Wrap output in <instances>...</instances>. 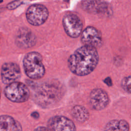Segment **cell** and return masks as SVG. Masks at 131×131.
<instances>
[{
	"label": "cell",
	"mask_w": 131,
	"mask_h": 131,
	"mask_svg": "<svg viewBox=\"0 0 131 131\" xmlns=\"http://www.w3.org/2000/svg\"><path fill=\"white\" fill-rule=\"evenodd\" d=\"M82 9L91 14L104 13L108 11V4L102 0H85L81 4Z\"/></svg>",
	"instance_id": "12"
},
{
	"label": "cell",
	"mask_w": 131,
	"mask_h": 131,
	"mask_svg": "<svg viewBox=\"0 0 131 131\" xmlns=\"http://www.w3.org/2000/svg\"><path fill=\"white\" fill-rule=\"evenodd\" d=\"M42 56L37 52L27 54L23 59V65L26 75L33 79L42 78L45 73V68L42 62Z\"/></svg>",
	"instance_id": "2"
},
{
	"label": "cell",
	"mask_w": 131,
	"mask_h": 131,
	"mask_svg": "<svg viewBox=\"0 0 131 131\" xmlns=\"http://www.w3.org/2000/svg\"><path fill=\"white\" fill-rule=\"evenodd\" d=\"M81 40L84 45L96 48L101 45L102 36L100 32L97 29L89 26L82 32Z\"/></svg>",
	"instance_id": "7"
},
{
	"label": "cell",
	"mask_w": 131,
	"mask_h": 131,
	"mask_svg": "<svg viewBox=\"0 0 131 131\" xmlns=\"http://www.w3.org/2000/svg\"><path fill=\"white\" fill-rule=\"evenodd\" d=\"M28 23L33 26H40L43 24L48 19L49 11L41 4H35L31 5L26 13Z\"/></svg>",
	"instance_id": "5"
},
{
	"label": "cell",
	"mask_w": 131,
	"mask_h": 131,
	"mask_svg": "<svg viewBox=\"0 0 131 131\" xmlns=\"http://www.w3.org/2000/svg\"><path fill=\"white\" fill-rule=\"evenodd\" d=\"M121 86L125 91L131 94V75L125 77L122 79Z\"/></svg>",
	"instance_id": "16"
},
{
	"label": "cell",
	"mask_w": 131,
	"mask_h": 131,
	"mask_svg": "<svg viewBox=\"0 0 131 131\" xmlns=\"http://www.w3.org/2000/svg\"><path fill=\"white\" fill-rule=\"evenodd\" d=\"M4 10V9L3 8H0V13L3 12Z\"/></svg>",
	"instance_id": "21"
},
{
	"label": "cell",
	"mask_w": 131,
	"mask_h": 131,
	"mask_svg": "<svg viewBox=\"0 0 131 131\" xmlns=\"http://www.w3.org/2000/svg\"><path fill=\"white\" fill-rule=\"evenodd\" d=\"M3 0H0V4L3 3Z\"/></svg>",
	"instance_id": "22"
},
{
	"label": "cell",
	"mask_w": 131,
	"mask_h": 131,
	"mask_svg": "<svg viewBox=\"0 0 131 131\" xmlns=\"http://www.w3.org/2000/svg\"><path fill=\"white\" fill-rule=\"evenodd\" d=\"M4 94L6 97L14 102H24L27 101L30 96L28 88L23 83L14 81L5 88Z\"/></svg>",
	"instance_id": "3"
},
{
	"label": "cell",
	"mask_w": 131,
	"mask_h": 131,
	"mask_svg": "<svg viewBox=\"0 0 131 131\" xmlns=\"http://www.w3.org/2000/svg\"><path fill=\"white\" fill-rule=\"evenodd\" d=\"M99 55L96 48L83 45L77 49L68 59V64L74 74L83 76L90 74L96 67Z\"/></svg>",
	"instance_id": "1"
},
{
	"label": "cell",
	"mask_w": 131,
	"mask_h": 131,
	"mask_svg": "<svg viewBox=\"0 0 131 131\" xmlns=\"http://www.w3.org/2000/svg\"><path fill=\"white\" fill-rule=\"evenodd\" d=\"M35 130H49V129L48 128H46L45 127H39L35 129Z\"/></svg>",
	"instance_id": "20"
},
{
	"label": "cell",
	"mask_w": 131,
	"mask_h": 131,
	"mask_svg": "<svg viewBox=\"0 0 131 131\" xmlns=\"http://www.w3.org/2000/svg\"><path fill=\"white\" fill-rule=\"evenodd\" d=\"M106 79H107V80H106V79L104 80V82L105 83H106L107 85H108L109 86L112 85V80H111V78L110 77H107Z\"/></svg>",
	"instance_id": "18"
},
{
	"label": "cell",
	"mask_w": 131,
	"mask_h": 131,
	"mask_svg": "<svg viewBox=\"0 0 131 131\" xmlns=\"http://www.w3.org/2000/svg\"><path fill=\"white\" fill-rule=\"evenodd\" d=\"M59 89L57 86L44 83L37 89L35 94V100L40 105H47L55 102L58 98Z\"/></svg>",
	"instance_id": "4"
},
{
	"label": "cell",
	"mask_w": 131,
	"mask_h": 131,
	"mask_svg": "<svg viewBox=\"0 0 131 131\" xmlns=\"http://www.w3.org/2000/svg\"><path fill=\"white\" fill-rule=\"evenodd\" d=\"M21 130V125L12 117L8 115L0 116V131Z\"/></svg>",
	"instance_id": "13"
},
{
	"label": "cell",
	"mask_w": 131,
	"mask_h": 131,
	"mask_svg": "<svg viewBox=\"0 0 131 131\" xmlns=\"http://www.w3.org/2000/svg\"><path fill=\"white\" fill-rule=\"evenodd\" d=\"M36 37L31 31L27 28H21L16 37V45L20 48L26 49L35 45Z\"/></svg>",
	"instance_id": "11"
},
{
	"label": "cell",
	"mask_w": 131,
	"mask_h": 131,
	"mask_svg": "<svg viewBox=\"0 0 131 131\" xmlns=\"http://www.w3.org/2000/svg\"><path fill=\"white\" fill-rule=\"evenodd\" d=\"M62 25L65 32L71 37H77L81 33L82 23L75 14L72 13L66 14L62 19Z\"/></svg>",
	"instance_id": "6"
},
{
	"label": "cell",
	"mask_w": 131,
	"mask_h": 131,
	"mask_svg": "<svg viewBox=\"0 0 131 131\" xmlns=\"http://www.w3.org/2000/svg\"><path fill=\"white\" fill-rule=\"evenodd\" d=\"M89 100L91 107L97 111L104 109L109 102V98L107 93L101 89H95L92 90Z\"/></svg>",
	"instance_id": "10"
},
{
	"label": "cell",
	"mask_w": 131,
	"mask_h": 131,
	"mask_svg": "<svg viewBox=\"0 0 131 131\" xmlns=\"http://www.w3.org/2000/svg\"><path fill=\"white\" fill-rule=\"evenodd\" d=\"M31 116L35 119H37L39 117V115L37 112H34L31 114Z\"/></svg>",
	"instance_id": "19"
},
{
	"label": "cell",
	"mask_w": 131,
	"mask_h": 131,
	"mask_svg": "<svg viewBox=\"0 0 131 131\" xmlns=\"http://www.w3.org/2000/svg\"><path fill=\"white\" fill-rule=\"evenodd\" d=\"M48 128L51 130H75L74 123L69 118L62 116L51 118L48 122Z\"/></svg>",
	"instance_id": "9"
},
{
	"label": "cell",
	"mask_w": 131,
	"mask_h": 131,
	"mask_svg": "<svg viewBox=\"0 0 131 131\" xmlns=\"http://www.w3.org/2000/svg\"><path fill=\"white\" fill-rule=\"evenodd\" d=\"M26 1H27V0H15V1H13L11 2H10V3H9L7 5V8L10 10H14V9L17 8V7H18L21 5L25 4Z\"/></svg>",
	"instance_id": "17"
},
{
	"label": "cell",
	"mask_w": 131,
	"mask_h": 131,
	"mask_svg": "<svg viewBox=\"0 0 131 131\" xmlns=\"http://www.w3.org/2000/svg\"><path fill=\"white\" fill-rule=\"evenodd\" d=\"M73 118L78 122H83L86 121L89 117L88 110L81 105H76L73 107L71 111Z\"/></svg>",
	"instance_id": "14"
},
{
	"label": "cell",
	"mask_w": 131,
	"mask_h": 131,
	"mask_svg": "<svg viewBox=\"0 0 131 131\" xmlns=\"http://www.w3.org/2000/svg\"><path fill=\"white\" fill-rule=\"evenodd\" d=\"M20 75V68L16 63L6 62L3 64L1 68V77L4 83L9 84L15 81Z\"/></svg>",
	"instance_id": "8"
},
{
	"label": "cell",
	"mask_w": 131,
	"mask_h": 131,
	"mask_svg": "<svg viewBox=\"0 0 131 131\" xmlns=\"http://www.w3.org/2000/svg\"><path fill=\"white\" fill-rule=\"evenodd\" d=\"M104 130L126 131L129 130V125L126 121L123 120H113L107 123L104 128Z\"/></svg>",
	"instance_id": "15"
},
{
	"label": "cell",
	"mask_w": 131,
	"mask_h": 131,
	"mask_svg": "<svg viewBox=\"0 0 131 131\" xmlns=\"http://www.w3.org/2000/svg\"><path fill=\"white\" fill-rule=\"evenodd\" d=\"M0 98H1V92H0Z\"/></svg>",
	"instance_id": "23"
}]
</instances>
